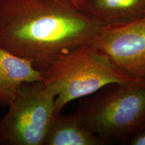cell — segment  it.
Instances as JSON below:
<instances>
[{
    "label": "cell",
    "mask_w": 145,
    "mask_h": 145,
    "mask_svg": "<svg viewBox=\"0 0 145 145\" xmlns=\"http://www.w3.org/2000/svg\"><path fill=\"white\" fill-rule=\"evenodd\" d=\"M104 28L70 0H0V46L42 71Z\"/></svg>",
    "instance_id": "6da1fadb"
},
{
    "label": "cell",
    "mask_w": 145,
    "mask_h": 145,
    "mask_svg": "<svg viewBox=\"0 0 145 145\" xmlns=\"http://www.w3.org/2000/svg\"><path fill=\"white\" fill-rule=\"evenodd\" d=\"M44 74L43 82L55 97L54 116L75 99L91 95L108 85L132 79L92 43L80 45L63 54Z\"/></svg>",
    "instance_id": "7a4b0ae2"
},
{
    "label": "cell",
    "mask_w": 145,
    "mask_h": 145,
    "mask_svg": "<svg viewBox=\"0 0 145 145\" xmlns=\"http://www.w3.org/2000/svg\"><path fill=\"white\" fill-rule=\"evenodd\" d=\"M76 112L106 142H128L145 120V78L113 83L83 97Z\"/></svg>",
    "instance_id": "3957f363"
},
{
    "label": "cell",
    "mask_w": 145,
    "mask_h": 145,
    "mask_svg": "<svg viewBox=\"0 0 145 145\" xmlns=\"http://www.w3.org/2000/svg\"><path fill=\"white\" fill-rule=\"evenodd\" d=\"M54 99L43 81L22 85L0 119V145H44Z\"/></svg>",
    "instance_id": "277c9868"
},
{
    "label": "cell",
    "mask_w": 145,
    "mask_h": 145,
    "mask_svg": "<svg viewBox=\"0 0 145 145\" xmlns=\"http://www.w3.org/2000/svg\"><path fill=\"white\" fill-rule=\"evenodd\" d=\"M94 46L118 68L132 78L145 72V16L118 25L106 27L96 35Z\"/></svg>",
    "instance_id": "5b68a950"
},
{
    "label": "cell",
    "mask_w": 145,
    "mask_h": 145,
    "mask_svg": "<svg viewBox=\"0 0 145 145\" xmlns=\"http://www.w3.org/2000/svg\"><path fill=\"white\" fill-rule=\"evenodd\" d=\"M44 71L0 46V105L8 107L24 83L43 81Z\"/></svg>",
    "instance_id": "8992f818"
},
{
    "label": "cell",
    "mask_w": 145,
    "mask_h": 145,
    "mask_svg": "<svg viewBox=\"0 0 145 145\" xmlns=\"http://www.w3.org/2000/svg\"><path fill=\"white\" fill-rule=\"evenodd\" d=\"M79 10L105 27L115 26L144 17L145 0H86Z\"/></svg>",
    "instance_id": "52a82bcc"
},
{
    "label": "cell",
    "mask_w": 145,
    "mask_h": 145,
    "mask_svg": "<svg viewBox=\"0 0 145 145\" xmlns=\"http://www.w3.org/2000/svg\"><path fill=\"white\" fill-rule=\"evenodd\" d=\"M106 141L92 132L77 112L54 116L44 145H101Z\"/></svg>",
    "instance_id": "ba28073f"
},
{
    "label": "cell",
    "mask_w": 145,
    "mask_h": 145,
    "mask_svg": "<svg viewBox=\"0 0 145 145\" xmlns=\"http://www.w3.org/2000/svg\"><path fill=\"white\" fill-rule=\"evenodd\" d=\"M131 145H145V120L128 140Z\"/></svg>",
    "instance_id": "9c48e42d"
},
{
    "label": "cell",
    "mask_w": 145,
    "mask_h": 145,
    "mask_svg": "<svg viewBox=\"0 0 145 145\" xmlns=\"http://www.w3.org/2000/svg\"><path fill=\"white\" fill-rule=\"evenodd\" d=\"M70 1H71L77 8L80 9V8L82 6V5L83 4V3H84V1H86V0H70Z\"/></svg>",
    "instance_id": "30bf717a"
},
{
    "label": "cell",
    "mask_w": 145,
    "mask_h": 145,
    "mask_svg": "<svg viewBox=\"0 0 145 145\" xmlns=\"http://www.w3.org/2000/svg\"><path fill=\"white\" fill-rule=\"evenodd\" d=\"M144 77L145 78V72H144V75H143V77Z\"/></svg>",
    "instance_id": "8fae6325"
},
{
    "label": "cell",
    "mask_w": 145,
    "mask_h": 145,
    "mask_svg": "<svg viewBox=\"0 0 145 145\" xmlns=\"http://www.w3.org/2000/svg\"></svg>",
    "instance_id": "7c38bea8"
}]
</instances>
